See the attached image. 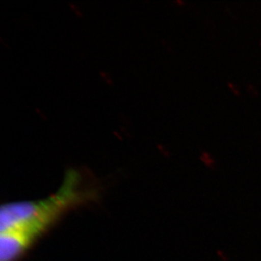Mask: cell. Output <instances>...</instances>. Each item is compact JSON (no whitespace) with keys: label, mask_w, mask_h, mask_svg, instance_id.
<instances>
[{"label":"cell","mask_w":261,"mask_h":261,"mask_svg":"<svg viewBox=\"0 0 261 261\" xmlns=\"http://www.w3.org/2000/svg\"><path fill=\"white\" fill-rule=\"evenodd\" d=\"M98 186L82 169H68L59 190L48 197L3 204L0 212V261H16L74 207L96 199Z\"/></svg>","instance_id":"1"},{"label":"cell","mask_w":261,"mask_h":261,"mask_svg":"<svg viewBox=\"0 0 261 261\" xmlns=\"http://www.w3.org/2000/svg\"><path fill=\"white\" fill-rule=\"evenodd\" d=\"M200 159L204 163V165L210 168H214L216 166V162L212 155L207 152H203L200 155Z\"/></svg>","instance_id":"2"},{"label":"cell","mask_w":261,"mask_h":261,"mask_svg":"<svg viewBox=\"0 0 261 261\" xmlns=\"http://www.w3.org/2000/svg\"><path fill=\"white\" fill-rule=\"evenodd\" d=\"M227 86H228L230 90H231V91H232V93H233L235 96H240V91H239V89L238 88L237 86H235L232 82H228V83H227Z\"/></svg>","instance_id":"3"},{"label":"cell","mask_w":261,"mask_h":261,"mask_svg":"<svg viewBox=\"0 0 261 261\" xmlns=\"http://www.w3.org/2000/svg\"><path fill=\"white\" fill-rule=\"evenodd\" d=\"M247 88H248V91H249V92H250V93L253 95V96H258L259 92H258L257 89L255 88V87H254L253 85L248 84V86H247Z\"/></svg>","instance_id":"4"},{"label":"cell","mask_w":261,"mask_h":261,"mask_svg":"<svg viewBox=\"0 0 261 261\" xmlns=\"http://www.w3.org/2000/svg\"><path fill=\"white\" fill-rule=\"evenodd\" d=\"M260 46H261V41H260Z\"/></svg>","instance_id":"5"}]
</instances>
